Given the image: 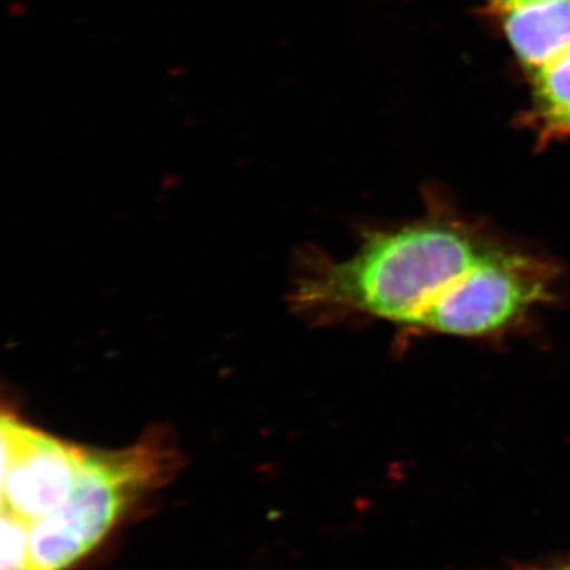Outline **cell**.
<instances>
[{
    "label": "cell",
    "instance_id": "obj_1",
    "mask_svg": "<svg viewBox=\"0 0 570 570\" xmlns=\"http://www.w3.org/2000/svg\"><path fill=\"white\" fill-rule=\"evenodd\" d=\"M554 258L430 193L422 216L366 227L355 253L307 257L292 305L316 324L381 321L404 335L501 340L561 298Z\"/></svg>",
    "mask_w": 570,
    "mask_h": 570
},
{
    "label": "cell",
    "instance_id": "obj_2",
    "mask_svg": "<svg viewBox=\"0 0 570 570\" xmlns=\"http://www.w3.org/2000/svg\"><path fill=\"white\" fill-rule=\"evenodd\" d=\"M178 469V453L164 431H149L126 449H85L66 502L29 524L33 570H67Z\"/></svg>",
    "mask_w": 570,
    "mask_h": 570
},
{
    "label": "cell",
    "instance_id": "obj_3",
    "mask_svg": "<svg viewBox=\"0 0 570 570\" xmlns=\"http://www.w3.org/2000/svg\"><path fill=\"white\" fill-rule=\"evenodd\" d=\"M85 449L3 414L2 512L26 527L56 512L70 497Z\"/></svg>",
    "mask_w": 570,
    "mask_h": 570
},
{
    "label": "cell",
    "instance_id": "obj_4",
    "mask_svg": "<svg viewBox=\"0 0 570 570\" xmlns=\"http://www.w3.org/2000/svg\"><path fill=\"white\" fill-rule=\"evenodd\" d=\"M521 69L534 73L570 50V0H479Z\"/></svg>",
    "mask_w": 570,
    "mask_h": 570
},
{
    "label": "cell",
    "instance_id": "obj_5",
    "mask_svg": "<svg viewBox=\"0 0 570 570\" xmlns=\"http://www.w3.org/2000/svg\"><path fill=\"white\" fill-rule=\"evenodd\" d=\"M530 78L531 100L521 116L523 126L539 146L570 140V50Z\"/></svg>",
    "mask_w": 570,
    "mask_h": 570
},
{
    "label": "cell",
    "instance_id": "obj_6",
    "mask_svg": "<svg viewBox=\"0 0 570 570\" xmlns=\"http://www.w3.org/2000/svg\"><path fill=\"white\" fill-rule=\"evenodd\" d=\"M2 570H33L28 527L6 512H2Z\"/></svg>",
    "mask_w": 570,
    "mask_h": 570
},
{
    "label": "cell",
    "instance_id": "obj_7",
    "mask_svg": "<svg viewBox=\"0 0 570 570\" xmlns=\"http://www.w3.org/2000/svg\"><path fill=\"white\" fill-rule=\"evenodd\" d=\"M517 570H561V568H558V569H550V568H527V569H517Z\"/></svg>",
    "mask_w": 570,
    "mask_h": 570
},
{
    "label": "cell",
    "instance_id": "obj_8",
    "mask_svg": "<svg viewBox=\"0 0 570 570\" xmlns=\"http://www.w3.org/2000/svg\"><path fill=\"white\" fill-rule=\"evenodd\" d=\"M561 570H570V562H568L566 566H562Z\"/></svg>",
    "mask_w": 570,
    "mask_h": 570
}]
</instances>
